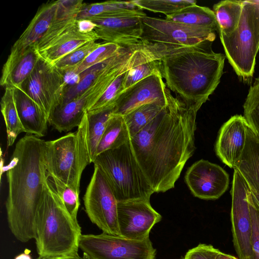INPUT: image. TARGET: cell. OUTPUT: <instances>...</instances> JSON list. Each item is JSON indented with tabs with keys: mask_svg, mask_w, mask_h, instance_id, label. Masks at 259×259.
Instances as JSON below:
<instances>
[{
	"mask_svg": "<svg viewBox=\"0 0 259 259\" xmlns=\"http://www.w3.org/2000/svg\"><path fill=\"white\" fill-rule=\"evenodd\" d=\"M166 104L143 128L130 138L134 154L154 192L174 188L195 150L199 108L188 106L166 88Z\"/></svg>",
	"mask_w": 259,
	"mask_h": 259,
	"instance_id": "cell-1",
	"label": "cell"
},
{
	"mask_svg": "<svg viewBox=\"0 0 259 259\" xmlns=\"http://www.w3.org/2000/svg\"><path fill=\"white\" fill-rule=\"evenodd\" d=\"M45 146L44 140L26 135L16 143L6 167L8 223L14 237L23 243L35 237L36 213L47 180Z\"/></svg>",
	"mask_w": 259,
	"mask_h": 259,
	"instance_id": "cell-2",
	"label": "cell"
},
{
	"mask_svg": "<svg viewBox=\"0 0 259 259\" xmlns=\"http://www.w3.org/2000/svg\"><path fill=\"white\" fill-rule=\"evenodd\" d=\"M212 43L167 51L160 59L166 86L188 106L200 109L220 83L226 57L214 52Z\"/></svg>",
	"mask_w": 259,
	"mask_h": 259,
	"instance_id": "cell-3",
	"label": "cell"
},
{
	"mask_svg": "<svg viewBox=\"0 0 259 259\" xmlns=\"http://www.w3.org/2000/svg\"><path fill=\"white\" fill-rule=\"evenodd\" d=\"M81 235L78 221L69 213L47 179L35 220L38 257L52 259L78 254Z\"/></svg>",
	"mask_w": 259,
	"mask_h": 259,
	"instance_id": "cell-4",
	"label": "cell"
},
{
	"mask_svg": "<svg viewBox=\"0 0 259 259\" xmlns=\"http://www.w3.org/2000/svg\"><path fill=\"white\" fill-rule=\"evenodd\" d=\"M93 163L101 171L118 202L150 201L154 192L134 154L130 139L117 148L98 154Z\"/></svg>",
	"mask_w": 259,
	"mask_h": 259,
	"instance_id": "cell-5",
	"label": "cell"
},
{
	"mask_svg": "<svg viewBox=\"0 0 259 259\" xmlns=\"http://www.w3.org/2000/svg\"><path fill=\"white\" fill-rule=\"evenodd\" d=\"M87 112L77 130L57 139L46 141L47 172L79 193L82 173L91 163L87 141Z\"/></svg>",
	"mask_w": 259,
	"mask_h": 259,
	"instance_id": "cell-6",
	"label": "cell"
},
{
	"mask_svg": "<svg viewBox=\"0 0 259 259\" xmlns=\"http://www.w3.org/2000/svg\"><path fill=\"white\" fill-rule=\"evenodd\" d=\"M225 55L238 76L251 78L259 51V0L243 1L236 29L228 36L220 34Z\"/></svg>",
	"mask_w": 259,
	"mask_h": 259,
	"instance_id": "cell-7",
	"label": "cell"
},
{
	"mask_svg": "<svg viewBox=\"0 0 259 259\" xmlns=\"http://www.w3.org/2000/svg\"><path fill=\"white\" fill-rule=\"evenodd\" d=\"M143 33L141 41L163 47L166 51L213 41L217 31L190 26L159 18L141 17Z\"/></svg>",
	"mask_w": 259,
	"mask_h": 259,
	"instance_id": "cell-8",
	"label": "cell"
},
{
	"mask_svg": "<svg viewBox=\"0 0 259 259\" xmlns=\"http://www.w3.org/2000/svg\"><path fill=\"white\" fill-rule=\"evenodd\" d=\"M79 248L89 259H155L156 254L149 238L136 240L104 232L81 235Z\"/></svg>",
	"mask_w": 259,
	"mask_h": 259,
	"instance_id": "cell-9",
	"label": "cell"
},
{
	"mask_svg": "<svg viewBox=\"0 0 259 259\" xmlns=\"http://www.w3.org/2000/svg\"><path fill=\"white\" fill-rule=\"evenodd\" d=\"M67 86L65 74L40 57L21 88L39 106L48 119L61 103Z\"/></svg>",
	"mask_w": 259,
	"mask_h": 259,
	"instance_id": "cell-10",
	"label": "cell"
},
{
	"mask_svg": "<svg viewBox=\"0 0 259 259\" xmlns=\"http://www.w3.org/2000/svg\"><path fill=\"white\" fill-rule=\"evenodd\" d=\"M83 200L86 213L93 224L104 233L120 236L117 220L118 201L96 165Z\"/></svg>",
	"mask_w": 259,
	"mask_h": 259,
	"instance_id": "cell-11",
	"label": "cell"
},
{
	"mask_svg": "<svg viewBox=\"0 0 259 259\" xmlns=\"http://www.w3.org/2000/svg\"><path fill=\"white\" fill-rule=\"evenodd\" d=\"M249 186L234 168L231 191V221L233 242L239 259H252V225L248 200Z\"/></svg>",
	"mask_w": 259,
	"mask_h": 259,
	"instance_id": "cell-12",
	"label": "cell"
},
{
	"mask_svg": "<svg viewBox=\"0 0 259 259\" xmlns=\"http://www.w3.org/2000/svg\"><path fill=\"white\" fill-rule=\"evenodd\" d=\"M161 215L150 201L135 199L117 203V220L120 236L132 240L149 238L153 227L161 220Z\"/></svg>",
	"mask_w": 259,
	"mask_h": 259,
	"instance_id": "cell-13",
	"label": "cell"
},
{
	"mask_svg": "<svg viewBox=\"0 0 259 259\" xmlns=\"http://www.w3.org/2000/svg\"><path fill=\"white\" fill-rule=\"evenodd\" d=\"M185 180L195 197L205 200H215L228 189L229 176L219 165L201 159L189 167Z\"/></svg>",
	"mask_w": 259,
	"mask_h": 259,
	"instance_id": "cell-14",
	"label": "cell"
},
{
	"mask_svg": "<svg viewBox=\"0 0 259 259\" xmlns=\"http://www.w3.org/2000/svg\"><path fill=\"white\" fill-rule=\"evenodd\" d=\"M166 88L161 73L153 74L122 91L115 102L112 114L124 116L144 104L166 103Z\"/></svg>",
	"mask_w": 259,
	"mask_h": 259,
	"instance_id": "cell-15",
	"label": "cell"
},
{
	"mask_svg": "<svg viewBox=\"0 0 259 259\" xmlns=\"http://www.w3.org/2000/svg\"><path fill=\"white\" fill-rule=\"evenodd\" d=\"M87 19L96 25L94 31L98 39L121 46L141 42L143 25L141 17H94Z\"/></svg>",
	"mask_w": 259,
	"mask_h": 259,
	"instance_id": "cell-16",
	"label": "cell"
},
{
	"mask_svg": "<svg viewBox=\"0 0 259 259\" xmlns=\"http://www.w3.org/2000/svg\"><path fill=\"white\" fill-rule=\"evenodd\" d=\"M247 123L241 115L232 116L221 127L215 145L218 157L234 168L245 147Z\"/></svg>",
	"mask_w": 259,
	"mask_h": 259,
	"instance_id": "cell-17",
	"label": "cell"
},
{
	"mask_svg": "<svg viewBox=\"0 0 259 259\" xmlns=\"http://www.w3.org/2000/svg\"><path fill=\"white\" fill-rule=\"evenodd\" d=\"M39 58L34 47L18 53H10L2 68L1 86L21 88L33 72Z\"/></svg>",
	"mask_w": 259,
	"mask_h": 259,
	"instance_id": "cell-18",
	"label": "cell"
},
{
	"mask_svg": "<svg viewBox=\"0 0 259 259\" xmlns=\"http://www.w3.org/2000/svg\"><path fill=\"white\" fill-rule=\"evenodd\" d=\"M59 0L40 7L30 23L12 47L10 53H18L34 47L52 25L57 15Z\"/></svg>",
	"mask_w": 259,
	"mask_h": 259,
	"instance_id": "cell-19",
	"label": "cell"
},
{
	"mask_svg": "<svg viewBox=\"0 0 259 259\" xmlns=\"http://www.w3.org/2000/svg\"><path fill=\"white\" fill-rule=\"evenodd\" d=\"M98 39L94 30H81L77 20L68 31L37 53L41 58L53 64L81 46L90 41H96Z\"/></svg>",
	"mask_w": 259,
	"mask_h": 259,
	"instance_id": "cell-20",
	"label": "cell"
},
{
	"mask_svg": "<svg viewBox=\"0 0 259 259\" xmlns=\"http://www.w3.org/2000/svg\"><path fill=\"white\" fill-rule=\"evenodd\" d=\"M14 94L16 108L24 132L38 138L45 136L48 119L40 108L21 88H14Z\"/></svg>",
	"mask_w": 259,
	"mask_h": 259,
	"instance_id": "cell-21",
	"label": "cell"
},
{
	"mask_svg": "<svg viewBox=\"0 0 259 259\" xmlns=\"http://www.w3.org/2000/svg\"><path fill=\"white\" fill-rule=\"evenodd\" d=\"M83 4L82 0H59L57 15L52 25L34 47L36 52L45 49L75 23Z\"/></svg>",
	"mask_w": 259,
	"mask_h": 259,
	"instance_id": "cell-22",
	"label": "cell"
},
{
	"mask_svg": "<svg viewBox=\"0 0 259 259\" xmlns=\"http://www.w3.org/2000/svg\"><path fill=\"white\" fill-rule=\"evenodd\" d=\"M234 168L239 172L250 188L259 194V140L248 125L245 147Z\"/></svg>",
	"mask_w": 259,
	"mask_h": 259,
	"instance_id": "cell-23",
	"label": "cell"
},
{
	"mask_svg": "<svg viewBox=\"0 0 259 259\" xmlns=\"http://www.w3.org/2000/svg\"><path fill=\"white\" fill-rule=\"evenodd\" d=\"M147 16L143 10L130 1H109L104 2L83 4L77 20L94 17H110L118 16Z\"/></svg>",
	"mask_w": 259,
	"mask_h": 259,
	"instance_id": "cell-24",
	"label": "cell"
},
{
	"mask_svg": "<svg viewBox=\"0 0 259 259\" xmlns=\"http://www.w3.org/2000/svg\"><path fill=\"white\" fill-rule=\"evenodd\" d=\"M87 100L83 96L59 105L52 112L48 123L59 132L78 127L87 112Z\"/></svg>",
	"mask_w": 259,
	"mask_h": 259,
	"instance_id": "cell-25",
	"label": "cell"
},
{
	"mask_svg": "<svg viewBox=\"0 0 259 259\" xmlns=\"http://www.w3.org/2000/svg\"><path fill=\"white\" fill-rule=\"evenodd\" d=\"M165 19L188 25L208 28L218 31V25L213 10L196 4L166 16Z\"/></svg>",
	"mask_w": 259,
	"mask_h": 259,
	"instance_id": "cell-26",
	"label": "cell"
},
{
	"mask_svg": "<svg viewBox=\"0 0 259 259\" xmlns=\"http://www.w3.org/2000/svg\"><path fill=\"white\" fill-rule=\"evenodd\" d=\"M243 1L226 0L213 6L219 34L228 36L237 27L241 17Z\"/></svg>",
	"mask_w": 259,
	"mask_h": 259,
	"instance_id": "cell-27",
	"label": "cell"
},
{
	"mask_svg": "<svg viewBox=\"0 0 259 259\" xmlns=\"http://www.w3.org/2000/svg\"><path fill=\"white\" fill-rule=\"evenodd\" d=\"M130 139L123 116L112 114L99 142L96 157L104 151L118 148Z\"/></svg>",
	"mask_w": 259,
	"mask_h": 259,
	"instance_id": "cell-28",
	"label": "cell"
},
{
	"mask_svg": "<svg viewBox=\"0 0 259 259\" xmlns=\"http://www.w3.org/2000/svg\"><path fill=\"white\" fill-rule=\"evenodd\" d=\"M1 107L6 126L7 146L10 147L14 144L18 136L24 132L16 106L14 88H5Z\"/></svg>",
	"mask_w": 259,
	"mask_h": 259,
	"instance_id": "cell-29",
	"label": "cell"
},
{
	"mask_svg": "<svg viewBox=\"0 0 259 259\" xmlns=\"http://www.w3.org/2000/svg\"><path fill=\"white\" fill-rule=\"evenodd\" d=\"M110 108L95 113L87 112V141L88 151L91 163H93L96 155L99 142L105 131L107 123L113 112Z\"/></svg>",
	"mask_w": 259,
	"mask_h": 259,
	"instance_id": "cell-30",
	"label": "cell"
},
{
	"mask_svg": "<svg viewBox=\"0 0 259 259\" xmlns=\"http://www.w3.org/2000/svg\"><path fill=\"white\" fill-rule=\"evenodd\" d=\"M166 104V102L144 104L123 116L130 138L139 133L164 108Z\"/></svg>",
	"mask_w": 259,
	"mask_h": 259,
	"instance_id": "cell-31",
	"label": "cell"
},
{
	"mask_svg": "<svg viewBox=\"0 0 259 259\" xmlns=\"http://www.w3.org/2000/svg\"><path fill=\"white\" fill-rule=\"evenodd\" d=\"M46 175L49 186L57 194L72 218L77 221V215L80 205L79 194L53 175L47 172Z\"/></svg>",
	"mask_w": 259,
	"mask_h": 259,
	"instance_id": "cell-32",
	"label": "cell"
},
{
	"mask_svg": "<svg viewBox=\"0 0 259 259\" xmlns=\"http://www.w3.org/2000/svg\"><path fill=\"white\" fill-rule=\"evenodd\" d=\"M243 109L246 122L259 140V76L249 88Z\"/></svg>",
	"mask_w": 259,
	"mask_h": 259,
	"instance_id": "cell-33",
	"label": "cell"
},
{
	"mask_svg": "<svg viewBox=\"0 0 259 259\" xmlns=\"http://www.w3.org/2000/svg\"><path fill=\"white\" fill-rule=\"evenodd\" d=\"M143 10L170 15L187 7L196 5L194 0H131Z\"/></svg>",
	"mask_w": 259,
	"mask_h": 259,
	"instance_id": "cell-34",
	"label": "cell"
},
{
	"mask_svg": "<svg viewBox=\"0 0 259 259\" xmlns=\"http://www.w3.org/2000/svg\"><path fill=\"white\" fill-rule=\"evenodd\" d=\"M122 46L107 42L100 44V46L92 52L79 64L71 70L68 73L78 76L92 66L101 63L115 55Z\"/></svg>",
	"mask_w": 259,
	"mask_h": 259,
	"instance_id": "cell-35",
	"label": "cell"
},
{
	"mask_svg": "<svg viewBox=\"0 0 259 259\" xmlns=\"http://www.w3.org/2000/svg\"><path fill=\"white\" fill-rule=\"evenodd\" d=\"M100 44L96 41L88 42L74 50L53 65L65 74L81 63Z\"/></svg>",
	"mask_w": 259,
	"mask_h": 259,
	"instance_id": "cell-36",
	"label": "cell"
},
{
	"mask_svg": "<svg viewBox=\"0 0 259 259\" xmlns=\"http://www.w3.org/2000/svg\"><path fill=\"white\" fill-rule=\"evenodd\" d=\"M127 71L119 75L107 88L98 100L87 111L95 113L114 107L119 94L123 91V83Z\"/></svg>",
	"mask_w": 259,
	"mask_h": 259,
	"instance_id": "cell-37",
	"label": "cell"
},
{
	"mask_svg": "<svg viewBox=\"0 0 259 259\" xmlns=\"http://www.w3.org/2000/svg\"><path fill=\"white\" fill-rule=\"evenodd\" d=\"M161 59L157 58L145 61L128 70L123 81V91L153 74L160 73Z\"/></svg>",
	"mask_w": 259,
	"mask_h": 259,
	"instance_id": "cell-38",
	"label": "cell"
},
{
	"mask_svg": "<svg viewBox=\"0 0 259 259\" xmlns=\"http://www.w3.org/2000/svg\"><path fill=\"white\" fill-rule=\"evenodd\" d=\"M252 225V259H259V205L250 188L248 193Z\"/></svg>",
	"mask_w": 259,
	"mask_h": 259,
	"instance_id": "cell-39",
	"label": "cell"
},
{
	"mask_svg": "<svg viewBox=\"0 0 259 259\" xmlns=\"http://www.w3.org/2000/svg\"><path fill=\"white\" fill-rule=\"evenodd\" d=\"M221 251L210 244L200 243L189 249L184 259H215Z\"/></svg>",
	"mask_w": 259,
	"mask_h": 259,
	"instance_id": "cell-40",
	"label": "cell"
},
{
	"mask_svg": "<svg viewBox=\"0 0 259 259\" xmlns=\"http://www.w3.org/2000/svg\"><path fill=\"white\" fill-rule=\"evenodd\" d=\"M34 259H47V258H41V257L38 256V257L35 258ZM52 259H89V258L85 254L83 253L82 256H80L78 254H77L75 255L66 256V257H60V258H52Z\"/></svg>",
	"mask_w": 259,
	"mask_h": 259,
	"instance_id": "cell-41",
	"label": "cell"
},
{
	"mask_svg": "<svg viewBox=\"0 0 259 259\" xmlns=\"http://www.w3.org/2000/svg\"><path fill=\"white\" fill-rule=\"evenodd\" d=\"M215 259H239L238 258H237L236 257L227 254L225 253H224L222 251H221L217 255Z\"/></svg>",
	"mask_w": 259,
	"mask_h": 259,
	"instance_id": "cell-42",
	"label": "cell"
},
{
	"mask_svg": "<svg viewBox=\"0 0 259 259\" xmlns=\"http://www.w3.org/2000/svg\"><path fill=\"white\" fill-rule=\"evenodd\" d=\"M14 259H32L28 252H23L16 256Z\"/></svg>",
	"mask_w": 259,
	"mask_h": 259,
	"instance_id": "cell-43",
	"label": "cell"
},
{
	"mask_svg": "<svg viewBox=\"0 0 259 259\" xmlns=\"http://www.w3.org/2000/svg\"><path fill=\"white\" fill-rule=\"evenodd\" d=\"M252 193H253L258 205H259V194H258L257 193L255 192V191H254L253 190H251L250 189Z\"/></svg>",
	"mask_w": 259,
	"mask_h": 259,
	"instance_id": "cell-44",
	"label": "cell"
},
{
	"mask_svg": "<svg viewBox=\"0 0 259 259\" xmlns=\"http://www.w3.org/2000/svg\"><path fill=\"white\" fill-rule=\"evenodd\" d=\"M180 259H184L183 257H181Z\"/></svg>",
	"mask_w": 259,
	"mask_h": 259,
	"instance_id": "cell-45",
	"label": "cell"
}]
</instances>
